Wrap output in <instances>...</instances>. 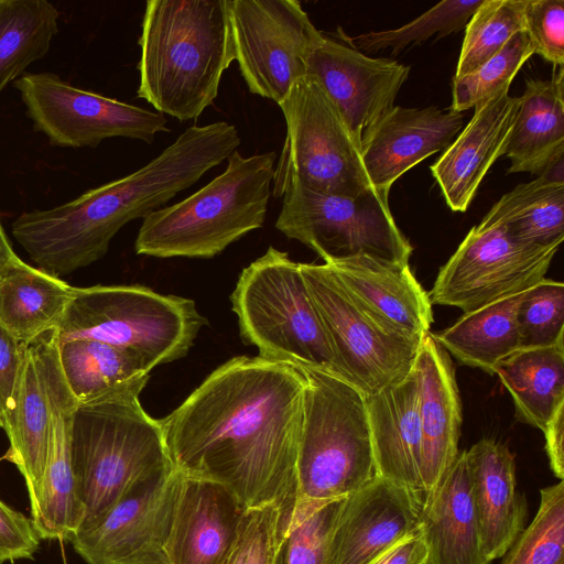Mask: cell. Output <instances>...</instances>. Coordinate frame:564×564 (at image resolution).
Instances as JSON below:
<instances>
[{"label":"cell","instance_id":"8","mask_svg":"<svg viewBox=\"0 0 564 564\" xmlns=\"http://www.w3.org/2000/svg\"><path fill=\"white\" fill-rule=\"evenodd\" d=\"M230 300L241 337L258 348L260 357L344 378L310 299L300 262L288 252L269 247L241 271Z\"/></svg>","mask_w":564,"mask_h":564},{"label":"cell","instance_id":"48","mask_svg":"<svg viewBox=\"0 0 564 564\" xmlns=\"http://www.w3.org/2000/svg\"><path fill=\"white\" fill-rule=\"evenodd\" d=\"M121 564H171L162 549L143 551Z\"/></svg>","mask_w":564,"mask_h":564},{"label":"cell","instance_id":"9","mask_svg":"<svg viewBox=\"0 0 564 564\" xmlns=\"http://www.w3.org/2000/svg\"><path fill=\"white\" fill-rule=\"evenodd\" d=\"M275 227L315 251L325 264L358 256L409 263L413 251L389 206V193L369 187L348 197L327 195L289 181Z\"/></svg>","mask_w":564,"mask_h":564},{"label":"cell","instance_id":"34","mask_svg":"<svg viewBox=\"0 0 564 564\" xmlns=\"http://www.w3.org/2000/svg\"><path fill=\"white\" fill-rule=\"evenodd\" d=\"M58 17L46 0H0V94L47 54Z\"/></svg>","mask_w":564,"mask_h":564},{"label":"cell","instance_id":"38","mask_svg":"<svg viewBox=\"0 0 564 564\" xmlns=\"http://www.w3.org/2000/svg\"><path fill=\"white\" fill-rule=\"evenodd\" d=\"M501 564H564V481L540 490L539 509Z\"/></svg>","mask_w":564,"mask_h":564},{"label":"cell","instance_id":"46","mask_svg":"<svg viewBox=\"0 0 564 564\" xmlns=\"http://www.w3.org/2000/svg\"><path fill=\"white\" fill-rule=\"evenodd\" d=\"M550 467L560 480L564 479V404L558 406L542 431Z\"/></svg>","mask_w":564,"mask_h":564},{"label":"cell","instance_id":"5","mask_svg":"<svg viewBox=\"0 0 564 564\" xmlns=\"http://www.w3.org/2000/svg\"><path fill=\"white\" fill-rule=\"evenodd\" d=\"M274 151L227 158L225 171L173 205L143 218L134 249L156 258L209 259L263 226L276 162Z\"/></svg>","mask_w":564,"mask_h":564},{"label":"cell","instance_id":"6","mask_svg":"<svg viewBox=\"0 0 564 564\" xmlns=\"http://www.w3.org/2000/svg\"><path fill=\"white\" fill-rule=\"evenodd\" d=\"M306 381L297 452V498L347 497L376 476L365 394L323 369L296 366Z\"/></svg>","mask_w":564,"mask_h":564},{"label":"cell","instance_id":"7","mask_svg":"<svg viewBox=\"0 0 564 564\" xmlns=\"http://www.w3.org/2000/svg\"><path fill=\"white\" fill-rule=\"evenodd\" d=\"M207 323L194 301L143 285L73 286L59 341L86 338L140 356L151 369L187 355Z\"/></svg>","mask_w":564,"mask_h":564},{"label":"cell","instance_id":"22","mask_svg":"<svg viewBox=\"0 0 564 564\" xmlns=\"http://www.w3.org/2000/svg\"><path fill=\"white\" fill-rule=\"evenodd\" d=\"M243 510L238 498L224 485L184 475L163 546L169 562L224 564Z\"/></svg>","mask_w":564,"mask_h":564},{"label":"cell","instance_id":"35","mask_svg":"<svg viewBox=\"0 0 564 564\" xmlns=\"http://www.w3.org/2000/svg\"><path fill=\"white\" fill-rule=\"evenodd\" d=\"M344 499L297 498L293 510L281 520L276 564H326L329 539Z\"/></svg>","mask_w":564,"mask_h":564},{"label":"cell","instance_id":"31","mask_svg":"<svg viewBox=\"0 0 564 564\" xmlns=\"http://www.w3.org/2000/svg\"><path fill=\"white\" fill-rule=\"evenodd\" d=\"M495 375L511 395L517 417L543 431L564 404V343L519 348L497 364Z\"/></svg>","mask_w":564,"mask_h":564},{"label":"cell","instance_id":"30","mask_svg":"<svg viewBox=\"0 0 564 564\" xmlns=\"http://www.w3.org/2000/svg\"><path fill=\"white\" fill-rule=\"evenodd\" d=\"M6 459L21 473L32 507L44 475L50 437V409L34 347L24 345L14 411L8 429Z\"/></svg>","mask_w":564,"mask_h":564},{"label":"cell","instance_id":"25","mask_svg":"<svg viewBox=\"0 0 564 564\" xmlns=\"http://www.w3.org/2000/svg\"><path fill=\"white\" fill-rule=\"evenodd\" d=\"M328 265L358 300L393 328L419 340L431 332L432 303L409 263L358 256Z\"/></svg>","mask_w":564,"mask_h":564},{"label":"cell","instance_id":"19","mask_svg":"<svg viewBox=\"0 0 564 564\" xmlns=\"http://www.w3.org/2000/svg\"><path fill=\"white\" fill-rule=\"evenodd\" d=\"M413 366L419 378L423 507L459 453L463 415L452 358L432 332L422 336Z\"/></svg>","mask_w":564,"mask_h":564},{"label":"cell","instance_id":"37","mask_svg":"<svg viewBox=\"0 0 564 564\" xmlns=\"http://www.w3.org/2000/svg\"><path fill=\"white\" fill-rule=\"evenodd\" d=\"M484 0H444L409 23L392 30L340 37L357 51L376 52L390 47L399 54L410 44H420L435 34L445 36L466 26Z\"/></svg>","mask_w":564,"mask_h":564},{"label":"cell","instance_id":"41","mask_svg":"<svg viewBox=\"0 0 564 564\" xmlns=\"http://www.w3.org/2000/svg\"><path fill=\"white\" fill-rule=\"evenodd\" d=\"M282 517L275 503L245 509L224 564H276Z\"/></svg>","mask_w":564,"mask_h":564},{"label":"cell","instance_id":"27","mask_svg":"<svg viewBox=\"0 0 564 564\" xmlns=\"http://www.w3.org/2000/svg\"><path fill=\"white\" fill-rule=\"evenodd\" d=\"M564 70L551 79H527L505 150L509 173H544L563 160Z\"/></svg>","mask_w":564,"mask_h":564},{"label":"cell","instance_id":"21","mask_svg":"<svg viewBox=\"0 0 564 564\" xmlns=\"http://www.w3.org/2000/svg\"><path fill=\"white\" fill-rule=\"evenodd\" d=\"M519 104L520 96L507 90L475 106L466 128L431 165L452 210L468 208L488 170L505 154Z\"/></svg>","mask_w":564,"mask_h":564},{"label":"cell","instance_id":"49","mask_svg":"<svg viewBox=\"0 0 564 564\" xmlns=\"http://www.w3.org/2000/svg\"><path fill=\"white\" fill-rule=\"evenodd\" d=\"M0 427H1V420H0Z\"/></svg>","mask_w":564,"mask_h":564},{"label":"cell","instance_id":"33","mask_svg":"<svg viewBox=\"0 0 564 564\" xmlns=\"http://www.w3.org/2000/svg\"><path fill=\"white\" fill-rule=\"evenodd\" d=\"M523 293L464 313L452 326L433 334L462 364L495 375L497 364L520 348L517 310Z\"/></svg>","mask_w":564,"mask_h":564},{"label":"cell","instance_id":"26","mask_svg":"<svg viewBox=\"0 0 564 564\" xmlns=\"http://www.w3.org/2000/svg\"><path fill=\"white\" fill-rule=\"evenodd\" d=\"M420 525L427 564H491L481 544L466 449L422 507Z\"/></svg>","mask_w":564,"mask_h":564},{"label":"cell","instance_id":"17","mask_svg":"<svg viewBox=\"0 0 564 564\" xmlns=\"http://www.w3.org/2000/svg\"><path fill=\"white\" fill-rule=\"evenodd\" d=\"M409 72V66L369 57L325 33L306 64V74L336 105L359 151L364 135L394 107Z\"/></svg>","mask_w":564,"mask_h":564},{"label":"cell","instance_id":"39","mask_svg":"<svg viewBox=\"0 0 564 564\" xmlns=\"http://www.w3.org/2000/svg\"><path fill=\"white\" fill-rule=\"evenodd\" d=\"M533 54L527 33L518 32L499 53L475 72L454 77L451 108L463 112L501 91L509 90L514 76Z\"/></svg>","mask_w":564,"mask_h":564},{"label":"cell","instance_id":"16","mask_svg":"<svg viewBox=\"0 0 564 564\" xmlns=\"http://www.w3.org/2000/svg\"><path fill=\"white\" fill-rule=\"evenodd\" d=\"M183 474L172 469L129 490L68 541L88 564H121L167 540Z\"/></svg>","mask_w":564,"mask_h":564},{"label":"cell","instance_id":"4","mask_svg":"<svg viewBox=\"0 0 564 564\" xmlns=\"http://www.w3.org/2000/svg\"><path fill=\"white\" fill-rule=\"evenodd\" d=\"M124 391L78 404L72 426V458L84 519H98L129 490L174 469L160 420Z\"/></svg>","mask_w":564,"mask_h":564},{"label":"cell","instance_id":"15","mask_svg":"<svg viewBox=\"0 0 564 564\" xmlns=\"http://www.w3.org/2000/svg\"><path fill=\"white\" fill-rule=\"evenodd\" d=\"M50 409L47 460L31 520L40 539L68 540L79 528L84 510L76 488L72 458V426L78 401L58 359L56 328L32 343Z\"/></svg>","mask_w":564,"mask_h":564},{"label":"cell","instance_id":"45","mask_svg":"<svg viewBox=\"0 0 564 564\" xmlns=\"http://www.w3.org/2000/svg\"><path fill=\"white\" fill-rule=\"evenodd\" d=\"M370 564H427V547L420 523Z\"/></svg>","mask_w":564,"mask_h":564},{"label":"cell","instance_id":"40","mask_svg":"<svg viewBox=\"0 0 564 564\" xmlns=\"http://www.w3.org/2000/svg\"><path fill=\"white\" fill-rule=\"evenodd\" d=\"M520 348L564 343V284L544 278L523 293L517 310Z\"/></svg>","mask_w":564,"mask_h":564},{"label":"cell","instance_id":"23","mask_svg":"<svg viewBox=\"0 0 564 564\" xmlns=\"http://www.w3.org/2000/svg\"><path fill=\"white\" fill-rule=\"evenodd\" d=\"M365 403L376 475L404 488L422 503L419 378L414 366L402 380L365 395Z\"/></svg>","mask_w":564,"mask_h":564},{"label":"cell","instance_id":"11","mask_svg":"<svg viewBox=\"0 0 564 564\" xmlns=\"http://www.w3.org/2000/svg\"><path fill=\"white\" fill-rule=\"evenodd\" d=\"M300 267L344 379L365 395L402 380L413 367L421 339L409 337L379 318L328 264Z\"/></svg>","mask_w":564,"mask_h":564},{"label":"cell","instance_id":"24","mask_svg":"<svg viewBox=\"0 0 564 564\" xmlns=\"http://www.w3.org/2000/svg\"><path fill=\"white\" fill-rule=\"evenodd\" d=\"M466 453L481 544L492 562L524 529L527 502L517 490L514 455L506 444L484 437Z\"/></svg>","mask_w":564,"mask_h":564},{"label":"cell","instance_id":"3","mask_svg":"<svg viewBox=\"0 0 564 564\" xmlns=\"http://www.w3.org/2000/svg\"><path fill=\"white\" fill-rule=\"evenodd\" d=\"M176 193L169 166L152 159L74 200L21 214L11 231L39 269L61 278L101 259L124 225L143 219Z\"/></svg>","mask_w":564,"mask_h":564},{"label":"cell","instance_id":"42","mask_svg":"<svg viewBox=\"0 0 564 564\" xmlns=\"http://www.w3.org/2000/svg\"><path fill=\"white\" fill-rule=\"evenodd\" d=\"M523 31L534 54L563 67L564 0H524Z\"/></svg>","mask_w":564,"mask_h":564},{"label":"cell","instance_id":"44","mask_svg":"<svg viewBox=\"0 0 564 564\" xmlns=\"http://www.w3.org/2000/svg\"><path fill=\"white\" fill-rule=\"evenodd\" d=\"M23 348L2 325H0V420L1 429H8L14 411L15 393L20 378Z\"/></svg>","mask_w":564,"mask_h":564},{"label":"cell","instance_id":"1","mask_svg":"<svg viewBox=\"0 0 564 564\" xmlns=\"http://www.w3.org/2000/svg\"><path fill=\"white\" fill-rule=\"evenodd\" d=\"M306 381L296 366L238 356L161 419L173 467L224 485L245 509L297 499Z\"/></svg>","mask_w":564,"mask_h":564},{"label":"cell","instance_id":"12","mask_svg":"<svg viewBox=\"0 0 564 564\" xmlns=\"http://www.w3.org/2000/svg\"><path fill=\"white\" fill-rule=\"evenodd\" d=\"M235 61L250 93L280 105L323 39L296 0H228Z\"/></svg>","mask_w":564,"mask_h":564},{"label":"cell","instance_id":"32","mask_svg":"<svg viewBox=\"0 0 564 564\" xmlns=\"http://www.w3.org/2000/svg\"><path fill=\"white\" fill-rule=\"evenodd\" d=\"M518 242L551 247L564 239V181L549 171L505 194L479 223Z\"/></svg>","mask_w":564,"mask_h":564},{"label":"cell","instance_id":"20","mask_svg":"<svg viewBox=\"0 0 564 564\" xmlns=\"http://www.w3.org/2000/svg\"><path fill=\"white\" fill-rule=\"evenodd\" d=\"M462 128V112L452 108L394 106L361 140L360 155L370 185L389 193L408 170L446 150Z\"/></svg>","mask_w":564,"mask_h":564},{"label":"cell","instance_id":"28","mask_svg":"<svg viewBox=\"0 0 564 564\" xmlns=\"http://www.w3.org/2000/svg\"><path fill=\"white\" fill-rule=\"evenodd\" d=\"M72 295L62 278L21 260L0 272V325L29 345L57 327Z\"/></svg>","mask_w":564,"mask_h":564},{"label":"cell","instance_id":"36","mask_svg":"<svg viewBox=\"0 0 564 564\" xmlns=\"http://www.w3.org/2000/svg\"><path fill=\"white\" fill-rule=\"evenodd\" d=\"M524 0H484L465 26L455 78L475 72L523 31Z\"/></svg>","mask_w":564,"mask_h":564},{"label":"cell","instance_id":"10","mask_svg":"<svg viewBox=\"0 0 564 564\" xmlns=\"http://www.w3.org/2000/svg\"><path fill=\"white\" fill-rule=\"evenodd\" d=\"M279 106L286 133L274 166L273 196L289 181L348 197L371 187L344 118L314 76L296 82Z\"/></svg>","mask_w":564,"mask_h":564},{"label":"cell","instance_id":"14","mask_svg":"<svg viewBox=\"0 0 564 564\" xmlns=\"http://www.w3.org/2000/svg\"><path fill=\"white\" fill-rule=\"evenodd\" d=\"M558 247L516 241L498 226H474L441 267L432 304L468 313L520 294L545 278Z\"/></svg>","mask_w":564,"mask_h":564},{"label":"cell","instance_id":"47","mask_svg":"<svg viewBox=\"0 0 564 564\" xmlns=\"http://www.w3.org/2000/svg\"><path fill=\"white\" fill-rule=\"evenodd\" d=\"M20 261L21 259L12 249L0 221V272Z\"/></svg>","mask_w":564,"mask_h":564},{"label":"cell","instance_id":"29","mask_svg":"<svg viewBox=\"0 0 564 564\" xmlns=\"http://www.w3.org/2000/svg\"><path fill=\"white\" fill-rule=\"evenodd\" d=\"M58 359L78 404L124 391H142L152 370L132 351L86 338L58 340Z\"/></svg>","mask_w":564,"mask_h":564},{"label":"cell","instance_id":"13","mask_svg":"<svg viewBox=\"0 0 564 564\" xmlns=\"http://www.w3.org/2000/svg\"><path fill=\"white\" fill-rule=\"evenodd\" d=\"M13 85L34 130L52 145L96 148L116 137L152 143L170 131L163 115L75 87L53 73H25Z\"/></svg>","mask_w":564,"mask_h":564},{"label":"cell","instance_id":"43","mask_svg":"<svg viewBox=\"0 0 564 564\" xmlns=\"http://www.w3.org/2000/svg\"><path fill=\"white\" fill-rule=\"evenodd\" d=\"M39 544L32 520L0 500V563L33 558Z\"/></svg>","mask_w":564,"mask_h":564},{"label":"cell","instance_id":"2","mask_svg":"<svg viewBox=\"0 0 564 564\" xmlns=\"http://www.w3.org/2000/svg\"><path fill=\"white\" fill-rule=\"evenodd\" d=\"M228 0H149L139 37L138 98L177 120L197 119L235 61Z\"/></svg>","mask_w":564,"mask_h":564},{"label":"cell","instance_id":"18","mask_svg":"<svg viewBox=\"0 0 564 564\" xmlns=\"http://www.w3.org/2000/svg\"><path fill=\"white\" fill-rule=\"evenodd\" d=\"M422 503L379 476L345 497L326 564H370L420 523Z\"/></svg>","mask_w":564,"mask_h":564}]
</instances>
